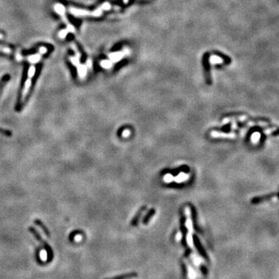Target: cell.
Wrapping results in <instances>:
<instances>
[{
  "instance_id": "1",
  "label": "cell",
  "mask_w": 279,
  "mask_h": 279,
  "mask_svg": "<svg viewBox=\"0 0 279 279\" xmlns=\"http://www.w3.org/2000/svg\"><path fill=\"white\" fill-rule=\"evenodd\" d=\"M185 213L187 217L186 220V226L188 229V233L187 234V242L188 244L192 250H195V247L193 244V238H192V234H193V226H192V221L191 219V214H190V208L186 206L185 208Z\"/></svg>"
},
{
  "instance_id": "2",
  "label": "cell",
  "mask_w": 279,
  "mask_h": 279,
  "mask_svg": "<svg viewBox=\"0 0 279 279\" xmlns=\"http://www.w3.org/2000/svg\"><path fill=\"white\" fill-rule=\"evenodd\" d=\"M247 120H248V117L245 115H242V116H230V117H226V119H224L222 120V124H226L229 122H244Z\"/></svg>"
},
{
  "instance_id": "3",
  "label": "cell",
  "mask_w": 279,
  "mask_h": 279,
  "mask_svg": "<svg viewBox=\"0 0 279 279\" xmlns=\"http://www.w3.org/2000/svg\"><path fill=\"white\" fill-rule=\"evenodd\" d=\"M211 136L213 137H224V138H236L237 134L234 133H222L219 131H212Z\"/></svg>"
},
{
  "instance_id": "4",
  "label": "cell",
  "mask_w": 279,
  "mask_h": 279,
  "mask_svg": "<svg viewBox=\"0 0 279 279\" xmlns=\"http://www.w3.org/2000/svg\"><path fill=\"white\" fill-rule=\"evenodd\" d=\"M277 196L275 195V194H271V195H268V196H260V197H257V198H254L252 199V203H259L260 202H264L266 201V200H269V199H273L274 198H276Z\"/></svg>"
},
{
  "instance_id": "5",
  "label": "cell",
  "mask_w": 279,
  "mask_h": 279,
  "mask_svg": "<svg viewBox=\"0 0 279 279\" xmlns=\"http://www.w3.org/2000/svg\"><path fill=\"white\" fill-rule=\"evenodd\" d=\"M136 277H137V274L133 272V273L126 274V275H123L116 276V277L111 278H107V279H131V278H136Z\"/></svg>"
},
{
  "instance_id": "6",
  "label": "cell",
  "mask_w": 279,
  "mask_h": 279,
  "mask_svg": "<svg viewBox=\"0 0 279 279\" xmlns=\"http://www.w3.org/2000/svg\"><path fill=\"white\" fill-rule=\"evenodd\" d=\"M251 141L253 144H257L260 139V133L259 132H254L251 135Z\"/></svg>"
},
{
  "instance_id": "7",
  "label": "cell",
  "mask_w": 279,
  "mask_h": 279,
  "mask_svg": "<svg viewBox=\"0 0 279 279\" xmlns=\"http://www.w3.org/2000/svg\"><path fill=\"white\" fill-rule=\"evenodd\" d=\"M145 209H145V208H143V209H141V210L140 211V212H139L138 214H137V216L135 217V218L133 219V221H132V225H133V226H135V225H137V222H138V221H139V219L141 218V216H142L143 213L144 212Z\"/></svg>"
},
{
  "instance_id": "8",
  "label": "cell",
  "mask_w": 279,
  "mask_h": 279,
  "mask_svg": "<svg viewBox=\"0 0 279 279\" xmlns=\"http://www.w3.org/2000/svg\"><path fill=\"white\" fill-rule=\"evenodd\" d=\"M35 222H36V225H37V226H39V227H40V229H41L42 232L44 233V235H45L46 237H48V230H47V229H46V228L44 227V226H43V224H42L41 222H40L39 220H36V221H35Z\"/></svg>"
},
{
  "instance_id": "9",
  "label": "cell",
  "mask_w": 279,
  "mask_h": 279,
  "mask_svg": "<svg viewBox=\"0 0 279 279\" xmlns=\"http://www.w3.org/2000/svg\"><path fill=\"white\" fill-rule=\"evenodd\" d=\"M40 259H41L43 261H46L47 259H48V253H47V251H46L45 250H42L40 253Z\"/></svg>"
},
{
  "instance_id": "10",
  "label": "cell",
  "mask_w": 279,
  "mask_h": 279,
  "mask_svg": "<svg viewBox=\"0 0 279 279\" xmlns=\"http://www.w3.org/2000/svg\"><path fill=\"white\" fill-rule=\"evenodd\" d=\"M188 277H189L190 279H194L196 278V273L194 272V270L192 269V267L191 266L188 265Z\"/></svg>"
},
{
  "instance_id": "11",
  "label": "cell",
  "mask_w": 279,
  "mask_h": 279,
  "mask_svg": "<svg viewBox=\"0 0 279 279\" xmlns=\"http://www.w3.org/2000/svg\"><path fill=\"white\" fill-rule=\"evenodd\" d=\"M154 213H155L154 210H150V212H149L148 214L147 215V217H145L144 219V221H143V222H144V224L147 223V222H148V221H149V219H150V217H151L154 214Z\"/></svg>"
},
{
  "instance_id": "12",
  "label": "cell",
  "mask_w": 279,
  "mask_h": 279,
  "mask_svg": "<svg viewBox=\"0 0 279 279\" xmlns=\"http://www.w3.org/2000/svg\"><path fill=\"white\" fill-rule=\"evenodd\" d=\"M0 51L4 52V53H6V54H10L11 53V50H10V48H4V47H0Z\"/></svg>"
},
{
  "instance_id": "13",
  "label": "cell",
  "mask_w": 279,
  "mask_h": 279,
  "mask_svg": "<svg viewBox=\"0 0 279 279\" xmlns=\"http://www.w3.org/2000/svg\"><path fill=\"white\" fill-rule=\"evenodd\" d=\"M275 129H276L275 127H273V128H271V129H267V130H264V133L265 135H268V134H270L271 133H273L274 131L275 130Z\"/></svg>"
},
{
  "instance_id": "14",
  "label": "cell",
  "mask_w": 279,
  "mask_h": 279,
  "mask_svg": "<svg viewBox=\"0 0 279 279\" xmlns=\"http://www.w3.org/2000/svg\"><path fill=\"white\" fill-rule=\"evenodd\" d=\"M48 51V49L46 48H40V50H39V52H40L41 54H44L45 53H47Z\"/></svg>"
},
{
  "instance_id": "15",
  "label": "cell",
  "mask_w": 279,
  "mask_h": 279,
  "mask_svg": "<svg viewBox=\"0 0 279 279\" xmlns=\"http://www.w3.org/2000/svg\"><path fill=\"white\" fill-rule=\"evenodd\" d=\"M129 134H130V131H129V129H126V130H124V132H123V133H122V135H123L124 137H127Z\"/></svg>"
},
{
  "instance_id": "16",
  "label": "cell",
  "mask_w": 279,
  "mask_h": 279,
  "mask_svg": "<svg viewBox=\"0 0 279 279\" xmlns=\"http://www.w3.org/2000/svg\"><path fill=\"white\" fill-rule=\"evenodd\" d=\"M237 127H238V126H237V123H235V122H233V124L231 125L230 128H231L232 129H237Z\"/></svg>"
},
{
  "instance_id": "17",
  "label": "cell",
  "mask_w": 279,
  "mask_h": 279,
  "mask_svg": "<svg viewBox=\"0 0 279 279\" xmlns=\"http://www.w3.org/2000/svg\"><path fill=\"white\" fill-rule=\"evenodd\" d=\"M82 235H76L75 237H74V240H75L76 241H80V240H82Z\"/></svg>"
},
{
  "instance_id": "18",
  "label": "cell",
  "mask_w": 279,
  "mask_h": 279,
  "mask_svg": "<svg viewBox=\"0 0 279 279\" xmlns=\"http://www.w3.org/2000/svg\"><path fill=\"white\" fill-rule=\"evenodd\" d=\"M272 133H273L274 136H277V135H279V129H277V130H275Z\"/></svg>"
},
{
  "instance_id": "19",
  "label": "cell",
  "mask_w": 279,
  "mask_h": 279,
  "mask_svg": "<svg viewBox=\"0 0 279 279\" xmlns=\"http://www.w3.org/2000/svg\"><path fill=\"white\" fill-rule=\"evenodd\" d=\"M181 238H182V234H181V233L179 234H179H177V240H180Z\"/></svg>"
},
{
  "instance_id": "20",
  "label": "cell",
  "mask_w": 279,
  "mask_h": 279,
  "mask_svg": "<svg viewBox=\"0 0 279 279\" xmlns=\"http://www.w3.org/2000/svg\"><path fill=\"white\" fill-rule=\"evenodd\" d=\"M0 132H1V133H5V134L10 135V133H8V132H6V131H3V130H2V129H0Z\"/></svg>"
},
{
  "instance_id": "21",
  "label": "cell",
  "mask_w": 279,
  "mask_h": 279,
  "mask_svg": "<svg viewBox=\"0 0 279 279\" xmlns=\"http://www.w3.org/2000/svg\"><path fill=\"white\" fill-rule=\"evenodd\" d=\"M2 35L0 34V39H2Z\"/></svg>"
}]
</instances>
